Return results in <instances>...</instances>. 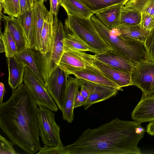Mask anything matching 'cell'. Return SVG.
I'll return each instance as SVG.
<instances>
[{"mask_svg": "<svg viewBox=\"0 0 154 154\" xmlns=\"http://www.w3.org/2000/svg\"><path fill=\"white\" fill-rule=\"evenodd\" d=\"M23 82L38 106H43L53 112L58 111L57 105L45 85L26 67H25Z\"/></svg>", "mask_w": 154, "mask_h": 154, "instance_id": "cell-7", "label": "cell"}, {"mask_svg": "<svg viewBox=\"0 0 154 154\" xmlns=\"http://www.w3.org/2000/svg\"><path fill=\"white\" fill-rule=\"evenodd\" d=\"M69 76L58 66L45 83L48 92L61 111L66 102Z\"/></svg>", "mask_w": 154, "mask_h": 154, "instance_id": "cell-9", "label": "cell"}, {"mask_svg": "<svg viewBox=\"0 0 154 154\" xmlns=\"http://www.w3.org/2000/svg\"><path fill=\"white\" fill-rule=\"evenodd\" d=\"M93 64L100 71L110 79L116 83L120 88L133 85L131 72L116 69L101 61L94 58Z\"/></svg>", "mask_w": 154, "mask_h": 154, "instance_id": "cell-13", "label": "cell"}, {"mask_svg": "<svg viewBox=\"0 0 154 154\" xmlns=\"http://www.w3.org/2000/svg\"><path fill=\"white\" fill-rule=\"evenodd\" d=\"M95 59L117 70L131 72L136 65L131 63L112 49L94 55Z\"/></svg>", "mask_w": 154, "mask_h": 154, "instance_id": "cell-12", "label": "cell"}, {"mask_svg": "<svg viewBox=\"0 0 154 154\" xmlns=\"http://www.w3.org/2000/svg\"><path fill=\"white\" fill-rule=\"evenodd\" d=\"M78 82L81 87L80 91L81 94L87 99L89 97L94 83L82 79H78Z\"/></svg>", "mask_w": 154, "mask_h": 154, "instance_id": "cell-35", "label": "cell"}, {"mask_svg": "<svg viewBox=\"0 0 154 154\" xmlns=\"http://www.w3.org/2000/svg\"><path fill=\"white\" fill-rule=\"evenodd\" d=\"M95 14L97 12L111 6L129 0H79Z\"/></svg>", "mask_w": 154, "mask_h": 154, "instance_id": "cell-28", "label": "cell"}, {"mask_svg": "<svg viewBox=\"0 0 154 154\" xmlns=\"http://www.w3.org/2000/svg\"><path fill=\"white\" fill-rule=\"evenodd\" d=\"M34 20V48L37 51L40 50L41 35L44 20L48 11L42 2L35 4L33 9Z\"/></svg>", "mask_w": 154, "mask_h": 154, "instance_id": "cell-20", "label": "cell"}, {"mask_svg": "<svg viewBox=\"0 0 154 154\" xmlns=\"http://www.w3.org/2000/svg\"><path fill=\"white\" fill-rule=\"evenodd\" d=\"M35 3L42 2L44 3L45 2H46L47 0H33Z\"/></svg>", "mask_w": 154, "mask_h": 154, "instance_id": "cell-43", "label": "cell"}, {"mask_svg": "<svg viewBox=\"0 0 154 154\" xmlns=\"http://www.w3.org/2000/svg\"><path fill=\"white\" fill-rule=\"evenodd\" d=\"M67 15L65 21L66 29L88 44L94 50L95 54H101L112 49L101 37L91 18H82Z\"/></svg>", "mask_w": 154, "mask_h": 154, "instance_id": "cell-4", "label": "cell"}, {"mask_svg": "<svg viewBox=\"0 0 154 154\" xmlns=\"http://www.w3.org/2000/svg\"><path fill=\"white\" fill-rule=\"evenodd\" d=\"M38 106L39 134L44 146H63L60 138V128L55 120V113L43 106Z\"/></svg>", "mask_w": 154, "mask_h": 154, "instance_id": "cell-6", "label": "cell"}, {"mask_svg": "<svg viewBox=\"0 0 154 154\" xmlns=\"http://www.w3.org/2000/svg\"><path fill=\"white\" fill-rule=\"evenodd\" d=\"M87 99L79 91L76 96L74 103V108L82 106L85 103Z\"/></svg>", "mask_w": 154, "mask_h": 154, "instance_id": "cell-38", "label": "cell"}, {"mask_svg": "<svg viewBox=\"0 0 154 154\" xmlns=\"http://www.w3.org/2000/svg\"><path fill=\"white\" fill-rule=\"evenodd\" d=\"M0 52L2 53L5 52V49L2 37L0 36Z\"/></svg>", "mask_w": 154, "mask_h": 154, "instance_id": "cell-42", "label": "cell"}, {"mask_svg": "<svg viewBox=\"0 0 154 154\" xmlns=\"http://www.w3.org/2000/svg\"><path fill=\"white\" fill-rule=\"evenodd\" d=\"M144 45L145 59L154 62V27L149 32Z\"/></svg>", "mask_w": 154, "mask_h": 154, "instance_id": "cell-31", "label": "cell"}, {"mask_svg": "<svg viewBox=\"0 0 154 154\" xmlns=\"http://www.w3.org/2000/svg\"><path fill=\"white\" fill-rule=\"evenodd\" d=\"M127 7L135 8L141 12L146 11L154 17V0H146Z\"/></svg>", "mask_w": 154, "mask_h": 154, "instance_id": "cell-32", "label": "cell"}, {"mask_svg": "<svg viewBox=\"0 0 154 154\" xmlns=\"http://www.w3.org/2000/svg\"><path fill=\"white\" fill-rule=\"evenodd\" d=\"M124 3L114 5L98 11L95 16L111 30L116 29L120 24L121 10Z\"/></svg>", "mask_w": 154, "mask_h": 154, "instance_id": "cell-19", "label": "cell"}, {"mask_svg": "<svg viewBox=\"0 0 154 154\" xmlns=\"http://www.w3.org/2000/svg\"><path fill=\"white\" fill-rule=\"evenodd\" d=\"M141 11L135 8L123 5L122 8L120 24L128 25L140 24L141 21Z\"/></svg>", "mask_w": 154, "mask_h": 154, "instance_id": "cell-27", "label": "cell"}, {"mask_svg": "<svg viewBox=\"0 0 154 154\" xmlns=\"http://www.w3.org/2000/svg\"><path fill=\"white\" fill-rule=\"evenodd\" d=\"M25 35L28 48H34V27L33 9L17 17Z\"/></svg>", "mask_w": 154, "mask_h": 154, "instance_id": "cell-25", "label": "cell"}, {"mask_svg": "<svg viewBox=\"0 0 154 154\" xmlns=\"http://www.w3.org/2000/svg\"><path fill=\"white\" fill-rule=\"evenodd\" d=\"M91 19L101 37L112 50L136 65L145 59L143 44L115 33L94 15Z\"/></svg>", "mask_w": 154, "mask_h": 154, "instance_id": "cell-3", "label": "cell"}, {"mask_svg": "<svg viewBox=\"0 0 154 154\" xmlns=\"http://www.w3.org/2000/svg\"><path fill=\"white\" fill-rule=\"evenodd\" d=\"M94 58V55L84 51H64L58 66L69 75L74 71L84 69L92 65Z\"/></svg>", "mask_w": 154, "mask_h": 154, "instance_id": "cell-10", "label": "cell"}, {"mask_svg": "<svg viewBox=\"0 0 154 154\" xmlns=\"http://www.w3.org/2000/svg\"><path fill=\"white\" fill-rule=\"evenodd\" d=\"M3 13L9 16L17 17L20 14L19 0H5L0 3Z\"/></svg>", "mask_w": 154, "mask_h": 154, "instance_id": "cell-30", "label": "cell"}, {"mask_svg": "<svg viewBox=\"0 0 154 154\" xmlns=\"http://www.w3.org/2000/svg\"><path fill=\"white\" fill-rule=\"evenodd\" d=\"M5 90L4 84L2 82L0 83V105L3 103V98Z\"/></svg>", "mask_w": 154, "mask_h": 154, "instance_id": "cell-40", "label": "cell"}, {"mask_svg": "<svg viewBox=\"0 0 154 154\" xmlns=\"http://www.w3.org/2000/svg\"><path fill=\"white\" fill-rule=\"evenodd\" d=\"M146 0H129L124 5L125 6L128 7L146 1Z\"/></svg>", "mask_w": 154, "mask_h": 154, "instance_id": "cell-41", "label": "cell"}, {"mask_svg": "<svg viewBox=\"0 0 154 154\" xmlns=\"http://www.w3.org/2000/svg\"><path fill=\"white\" fill-rule=\"evenodd\" d=\"M132 119L140 123L154 120V95L142 94L140 100L131 113Z\"/></svg>", "mask_w": 154, "mask_h": 154, "instance_id": "cell-14", "label": "cell"}, {"mask_svg": "<svg viewBox=\"0 0 154 154\" xmlns=\"http://www.w3.org/2000/svg\"><path fill=\"white\" fill-rule=\"evenodd\" d=\"M11 142L0 135V154H17L18 153L16 151Z\"/></svg>", "mask_w": 154, "mask_h": 154, "instance_id": "cell-33", "label": "cell"}, {"mask_svg": "<svg viewBox=\"0 0 154 154\" xmlns=\"http://www.w3.org/2000/svg\"><path fill=\"white\" fill-rule=\"evenodd\" d=\"M0 36L3 41L6 57H13L18 52L17 46L11 35L8 31L5 28L2 33L1 31Z\"/></svg>", "mask_w": 154, "mask_h": 154, "instance_id": "cell-29", "label": "cell"}, {"mask_svg": "<svg viewBox=\"0 0 154 154\" xmlns=\"http://www.w3.org/2000/svg\"><path fill=\"white\" fill-rule=\"evenodd\" d=\"M5 0H0V3H2Z\"/></svg>", "mask_w": 154, "mask_h": 154, "instance_id": "cell-44", "label": "cell"}, {"mask_svg": "<svg viewBox=\"0 0 154 154\" xmlns=\"http://www.w3.org/2000/svg\"><path fill=\"white\" fill-rule=\"evenodd\" d=\"M37 106L24 84L0 105L1 128L14 145L30 154L36 153L42 147Z\"/></svg>", "mask_w": 154, "mask_h": 154, "instance_id": "cell-2", "label": "cell"}, {"mask_svg": "<svg viewBox=\"0 0 154 154\" xmlns=\"http://www.w3.org/2000/svg\"><path fill=\"white\" fill-rule=\"evenodd\" d=\"M9 76L8 83L12 90L23 84L25 67L14 56L7 58Z\"/></svg>", "mask_w": 154, "mask_h": 154, "instance_id": "cell-22", "label": "cell"}, {"mask_svg": "<svg viewBox=\"0 0 154 154\" xmlns=\"http://www.w3.org/2000/svg\"><path fill=\"white\" fill-rule=\"evenodd\" d=\"M50 10L54 16H57L61 0H49Z\"/></svg>", "mask_w": 154, "mask_h": 154, "instance_id": "cell-37", "label": "cell"}, {"mask_svg": "<svg viewBox=\"0 0 154 154\" xmlns=\"http://www.w3.org/2000/svg\"><path fill=\"white\" fill-rule=\"evenodd\" d=\"M131 75L133 85L140 88L143 94L154 95V62L142 60L135 65Z\"/></svg>", "mask_w": 154, "mask_h": 154, "instance_id": "cell-8", "label": "cell"}, {"mask_svg": "<svg viewBox=\"0 0 154 154\" xmlns=\"http://www.w3.org/2000/svg\"><path fill=\"white\" fill-rule=\"evenodd\" d=\"M59 21L57 16H54L49 11L45 20L41 33L40 48L38 51L41 54H46L52 50Z\"/></svg>", "mask_w": 154, "mask_h": 154, "instance_id": "cell-11", "label": "cell"}, {"mask_svg": "<svg viewBox=\"0 0 154 154\" xmlns=\"http://www.w3.org/2000/svg\"><path fill=\"white\" fill-rule=\"evenodd\" d=\"M141 12L140 24L145 29L149 32L154 27V17L146 11Z\"/></svg>", "mask_w": 154, "mask_h": 154, "instance_id": "cell-34", "label": "cell"}, {"mask_svg": "<svg viewBox=\"0 0 154 154\" xmlns=\"http://www.w3.org/2000/svg\"><path fill=\"white\" fill-rule=\"evenodd\" d=\"M34 51L33 49L25 48L19 51L14 57L25 67L29 68L42 83L45 85V82L36 64Z\"/></svg>", "mask_w": 154, "mask_h": 154, "instance_id": "cell-24", "label": "cell"}, {"mask_svg": "<svg viewBox=\"0 0 154 154\" xmlns=\"http://www.w3.org/2000/svg\"><path fill=\"white\" fill-rule=\"evenodd\" d=\"M60 5L67 15L88 18L95 14L79 0H61Z\"/></svg>", "mask_w": 154, "mask_h": 154, "instance_id": "cell-23", "label": "cell"}, {"mask_svg": "<svg viewBox=\"0 0 154 154\" xmlns=\"http://www.w3.org/2000/svg\"><path fill=\"white\" fill-rule=\"evenodd\" d=\"M19 0L20 8V15L29 11L33 9L35 4L33 0Z\"/></svg>", "mask_w": 154, "mask_h": 154, "instance_id": "cell-36", "label": "cell"}, {"mask_svg": "<svg viewBox=\"0 0 154 154\" xmlns=\"http://www.w3.org/2000/svg\"><path fill=\"white\" fill-rule=\"evenodd\" d=\"M147 133L151 136L154 135V120L149 122L146 127Z\"/></svg>", "mask_w": 154, "mask_h": 154, "instance_id": "cell-39", "label": "cell"}, {"mask_svg": "<svg viewBox=\"0 0 154 154\" xmlns=\"http://www.w3.org/2000/svg\"><path fill=\"white\" fill-rule=\"evenodd\" d=\"M66 35L62 23L59 20L54 45L51 51L43 54L34 49L35 60L45 83L54 71L58 66L64 52L63 40Z\"/></svg>", "mask_w": 154, "mask_h": 154, "instance_id": "cell-5", "label": "cell"}, {"mask_svg": "<svg viewBox=\"0 0 154 154\" xmlns=\"http://www.w3.org/2000/svg\"><path fill=\"white\" fill-rule=\"evenodd\" d=\"M79 87L78 79L69 76L66 102L62 112L63 119L69 123H72L74 119L75 101Z\"/></svg>", "mask_w": 154, "mask_h": 154, "instance_id": "cell-16", "label": "cell"}, {"mask_svg": "<svg viewBox=\"0 0 154 154\" xmlns=\"http://www.w3.org/2000/svg\"><path fill=\"white\" fill-rule=\"evenodd\" d=\"M115 34L122 37L144 44L149 33L140 24L135 25L120 24L116 29L111 30Z\"/></svg>", "mask_w": 154, "mask_h": 154, "instance_id": "cell-21", "label": "cell"}, {"mask_svg": "<svg viewBox=\"0 0 154 154\" xmlns=\"http://www.w3.org/2000/svg\"><path fill=\"white\" fill-rule=\"evenodd\" d=\"M64 51H80L95 52L88 44L77 35L72 33L66 34L63 40Z\"/></svg>", "mask_w": 154, "mask_h": 154, "instance_id": "cell-26", "label": "cell"}, {"mask_svg": "<svg viewBox=\"0 0 154 154\" xmlns=\"http://www.w3.org/2000/svg\"><path fill=\"white\" fill-rule=\"evenodd\" d=\"M4 22L5 28L10 32L16 44L18 52L25 48L28 45L23 31L17 18L6 16L1 14Z\"/></svg>", "mask_w": 154, "mask_h": 154, "instance_id": "cell-17", "label": "cell"}, {"mask_svg": "<svg viewBox=\"0 0 154 154\" xmlns=\"http://www.w3.org/2000/svg\"><path fill=\"white\" fill-rule=\"evenodd\" d=\"M73 75L79 79H82L94 83L109 86L123 91L116 83L109 79L92 64L87 66L85 68L72 72Z\"/></svg>", "mask_w": 154, "mask_h": 154, "instance_id": "cell-15", "label": "cell"}, {"mask_svg": "<svg viewBox=\"0 0 154 154\" xmlns=\"http://www.w3.org/2000/svg\"><path fill=\"white\" fill-rule=\"evenodd\" d=\"M141 123L117 117L97 128H88L64 146L69 154H141L138 144L147 131Z\"/></svg>", "mask_w": 154, "mask_h": 154, "instance_id": "cell-1", "label": "cell"}, {"mask_svg": "<svg viewBox=\"0 0 154 154\" xmlns=\"http://www.w3.org/2000/svg\"><path fill=\"white\" fill-rule=\"evenodd\" d=\"M119 90L116 88L94 83L89 97L84 105L85 110L92 105L116 96Z\"/></svg>", "mask_w": 154, "mask_h": 154, "instance_id": "cell-18", "label": "cell"}]
</instances>
